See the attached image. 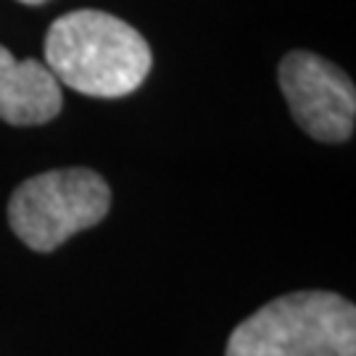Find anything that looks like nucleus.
I'll return each instance as SVG.
<instances>
[{"mask_svg":"<svg viewBox=\"0 0 356 356\" xmlns=\"http://www.w3.org/2000/svg\"><path fill=\"white\" fill-rule=\"evenodd\" d=\"M151 64L145 38L111 13H64L45 38V66L56 82L92 98H124L135 92Z\"/></svg>","mask_w":356,"mask_h":356,"instance_id":"obj_1","label":"nucleus"},{"mask_svg":"<svg viewBox=\"0 0 356 356\" xmlns=\"http://www.w3.org/2000/svg\"><path fill=\"white\" fill-rule=\"evenodd\" d=\"M225 356H356V306L327 291L280 296L232 330Z\"/></svg>","mask_w":356,"mask_h":356,"instance_id":"obj_2","label":"nucleus"},{"mask_svg":"<svg viewBox=\"0 0 356 356\" xmlns=\"http://www.w3.org/2000/svg\"><path fill=\"white\" fill-rule=\"evenodd\" d=\"M111 191L92 169H53L22 182L8 201V225L32 251L51 254L108 214Z\"/></svg>","mask_w":356,"mask_h":356,"instance_id":"obj_3","label":"nucleus"},{"mask_svg":"<svg viewBox=\"0 0 356 356\" xmlns=\"http://www.w3.org/2000/svg\"><path fill=\"white\" fill-rule=\"evenodd\" d=\"M280 90L293 119L314 140L343 143L354 132V82L335 64L309 51H293L280 61Z\"/></svg>","mask_w":356,"mask_h":356,"instance_id":"obj_4","label":"nucleus"},{"mask_svg":"<svg viewBox=\"0 0 356 356\" xmlns=\"http://www.w3.org/2000/svg\"><path fill=\"white\" fill-rule=\"evenodd\" d=\"M61 85L48 72V66L26 58L16 61L8 48L0 45V119L29 127L45 124L61 111Z\"/></svg>","mask_w":356,"mask_h":356,"instance_id":"obj_5","label":"nucleus"},{"mask_svg":"<svg viewBox=\"0 0 356 356\" xmlns=\"http://www.w3.org/2000/svg\"><path fill=\"white\" fill-rule=\"evenodd\" d=\"M19 3H26V6H42V3H48V0H19Z\"/></svg>","mask_w":356,"mask_h":356,"instance_id":"obj_6","label":"nucleus"}]
</instances>
